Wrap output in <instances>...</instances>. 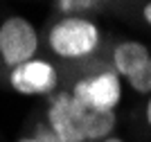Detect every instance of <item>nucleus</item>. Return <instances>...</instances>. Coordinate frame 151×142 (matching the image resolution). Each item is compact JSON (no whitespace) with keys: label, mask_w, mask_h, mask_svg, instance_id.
Wrapping results in <instances>:
<instances>
[{"label":"nucleus","mask_w":151,"mask_h":142,"mask_svg":"<svg viewBox=\"0 0 151 142\" xmlns=\"http://www.w3.org/2000/svg\"><path fill=\"white\" fill-rule=\"evenodd\" d=\"M142 14H145V20L151 25V2L149 5H145V9H142Z\"/></svg>","instance_id":"1a4fd4ad"},{"label":"nucleus","mask_w":151,"mask_h":142,"mask_svg":"<svg viewBox=\"0 0 151 142\" xmlns=\"http://www.w3.org/2000/svg\"><path fill=\"white\" fill-rule=\"evenodd\" d=\"M50 129L61 142H86L101 140L115 126V113L97 111L83 104L72 93H61L52 99L50 106Z\"/></svg>","instance_id":"f257e3e1"},{"label":"nucleus","mask_w":151,"mask_h":142,"mask_svg":"<svg viewBox=\"0 0 151 142\" xmlns=\"http://www.w3.org/2000/svg\"><path fill=\"white\" fill-rule=\"evenodd\" d=\"M99 43V30L86 18H63L50 32V48L63 59L88 56Z\"/></svg>","instance_id":"f03ea898"},{"label":"nucleus","mask_w":151,"mask_h":142,"mask_svg":"<svg viewBox=\"0 0 151 142\" xmlns=\"http://www.w3.org/2000/svg\"><path fill=\"white\" fill-rule=\"evenodd\" d=\"M147 122L151 124V99H149V104H147Z\"/></svg>","instance_id":"9d476101"},{"label":"nucleus","mask_w":151,"mask_h":142,"mask_svg":"<svg viewBox=\"0 0 151 142\" xmlns=\"http://www.w3.org/2000/svg\"><path fill=\"white\" fill-rule=\"evenodd\" d=\"M57 7L63 9V12H79V9H90V7H95V2H70V0H63Z\"/></svg>","instance_id":"0eeeda50"},{"label":"nucleus","mask_w":151,"mask_h":142,"mask_svg":"<svg viewBox=\"0 0 151 142\" xmlns=\"http://www.w3.org/2000/svg\"><path fill=\"white\" fill-rule=\"evenodd\" d=\"M18 142H36L34 138H23V140H18Z\"/></svg>","instance_id":"f8f14e48"},{"label":"nucleus","mask_w":151,"mask_h":142,"mask_svg":"<svg viewBox=\"0 0 151 142\" xmlns=\"http://www.w3.org/2000/svg\"><path fill=\"white\" fill-rule=\"evenodd\" d=\"M12 86L25 95H45L57 86V70L45 61H27L14 68Z\"/></svg>","instance_id":"423d86ee"},{"label":"nucleus","mask_w":151,"mask_h":142,"mask_svg":"<svg viewBox=\"0 0 151 142\" xmlns=\"http://www.w3.org/2000/svg\"><path fill=\"white\" fill-rule=\"evenodd\" d=\"M104 142H124V140H120V138H106Z\"/></svg>","instance_id":"9b49d317"},{"label":"nucleus","mask_w":151,"mask_h":142,"mask_svg":"<svg viewBox=\"0 0 151 142\" xmlns=\"http://www.w3.org/2000/svg\"><path fill=\"white\" fill-rule=\"evenodd\" d=\"M115 68L129 79L133 90L151 93V54L138 41H124L113 52Z\"/></svg>","instance_id":"20e7f679"},{"label":"nucleus","mask_w":151,"mask_h":142,"mask_svg":"<svg viewBox=\"0 0 151 142\" xmlns=\"http://www.w3.org/2000/svg\"><path fill=\"white\" fill-rule=\"evenodd\" d=\"M77 99H81L83 104L93 106L97 111H111L117 106L122 97V86L115 72H104L90 79H81L72 90Z\"/></svg>","instance_id":"39448f33"},{"label":"nucleus","mask_w":151,"mask_h":142,"mask_svg":"<svg viewBox=\"0 0 151 142\" xmlns=\"http://www.w3.org/2000/svg\"><path fill=\"white\" fill-rule=\"evenodd\" d=\"M34 140L36 142H61L52 129H38V136L34 138Z\"/></svg>","instance_id":"6e6552de"},{"label":"nucleus","mask_w":151,"mask_h":142,"mask_svg":"<svg viewBox=\"0 0 151 142\" xmlns=\"http://www.w3.org/2000/svg\"><path fill=\"white\" fill-rule=\"evenodd\" d=\"M38 48L36 30L29 20L12 16L0 25V54L7 66L18 68L23 63L32 61V56Z\"/></svg>","instance_id":"7ed1b4c3"}]
</instances>
